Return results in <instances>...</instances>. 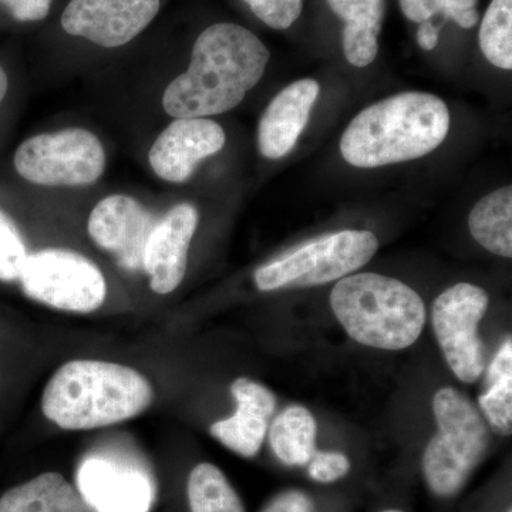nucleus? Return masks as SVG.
<instances>
[{
    "mask_svg": "<svg viewBox=\"0 0 512 512\" xmlns=\"http://www.w3.org/2000/svg\"><path fill=\"white\" fill-rule=\"evenodd\" d=\"M269 50L251 30L217 23L198 36L187 72L165 89L174 119H205L235 109L264 76Z\"/></svg>",
    "mask_w": 512,
    "mask_h": 512,
    "instance_id": "obj_1",
    "label": "nucleus"
},
{
    "mask_svg": "<svg viewBox=\"0 0 512 512\" xmlns=\"http://www.w3.org/2000/svg\"><path fill=\"white\" fill-rule=\"evenodd\" d=\"M154 390L133 367L101 360H72L46 384L42 410L63 430H93L146 412Z\"/></svg>",
    "mask_w": 512,
    "mask_h": 512,
    "instance_id": "obj_2",
    "label": "nucleus"
},
{
    "mask_svg": "<svg viewBox=\"0 0 512 512\" xmlns=\"http://www.w3.org/2000/svg\"><path fill=\"white\" fill-rule=\"evenodd\" d=\"M450 111L439 97L400 93L360 111L343 133L340 153L357 168L427 156L446 140Z\"/></svg>",
    "mask_w": 512,
    "mask_h": 512,
    "instance_id": "obj_3",
    "label": "nucleus"
},
{
    "mask_svg": "<svg viewBox=\"0 0 512 512\" xmlns=\"http://www.w3.org/2000/svg\"><path fill=\"white\" fill-rule=\"evenodd\" d=\"M330 306L350 338L369 348H409L426 323V306L419 293L373 272L340 279L332 289Z\"/></svg>",
    "mask_w": 512,
    "mask_h": 512,
    "instance_id": "obj_4",
    "label": "nucleus"
},
{
    "mask_svg": "<svg viewBox=\"0 0 512 512\" xmlns=\"http://www.w3.org/2000/svg\"><path fill=\"white\" fill-rule=\"evenodd\" d=\"M437 431L423 456V474L437 497H454L480 466L490 431L480 410L454 387H443L433 399Z\"/></svg>",
    "mask_w": 512,
    "mask_h": 512,
    "instance_id": "obj_5",
    "label": "nucleus"
},
{
    "mask_svg": "<svg viewBox=\"0 0 512 512\" xmlns=\"http://www.w3.org/2000/svg\"><path fill=\"white\" fill-rule=\"evenodd\" d=\"M377 249L373 232L345 229L262 265L255 271V284L264 292L329 284L365 266Z\"/></svg>",
    "mask_w": 512,
    "mask_h": 512,
    "instance_id": "obj_6",
    "label": "nucleus"
},
{
    "mask_svg": "<svg viewBox=\"0 0 512 512\" xmlns=\"http://www.w3.org/2000/svg\"><path fill=\"white\" fill-rule=\"evenodd\" d=\"M15 167L32 184L80 187L99 180L106 167V153L92 131L66 128L20 144Z\"/></svg>",
    "mask_w": 512,
    "mask_h": 512,
    "instance_id": "obj_7",
    "label": "nucleus"
},
{
    "mask_svg": "<svg viewBox=\"0 0 512 512\" xmlns=\"http://www.w3.org/2000/svg\"><path fill=\"white\" fill-rule=\"evenodd\" d=\"M33 301L59 311H97L107 296V284L96 264L66 249H43L29 254L19 278Z\"/></svg>",
    "mask_w": 512,
    "mask_h": 512,
    "instance_id": "obj_8",
    "label": "nucleus"
},
{
    "mask_svg": "<svg viewBox=\"0 0 512 512\" xmlns=\"http://www.w3.org/2000/svg\"><path fill=\"white\" fill-rule=\"evenodd\" d=\"M488 309L480 286L461 282L446 289L433 305V329L454 375L474 383L485 370V346L478 325Z\"/></svg>",
    "mask_w": 512,
    "mask_h": 512,
    "instance_id": "obj_9",
    "label": "nucleus"
},
{
    "mask_svg": "<svg viewBox=\"0 0 512 512\" xmlns=\"http://www.w3.org/2000/svg\"><path fill=\"white\" fill-rule=\"evenodd\" d=\"M77 490L93 512H150L157 485L136 458L96 450L77 468Z\"/></svg>",
    "mask_w": 512,
    "mask_h": 512,
    "instance_id": "obj_10",
    "label": "nucleus"
},
{
    "mask_svg": "<svg viewBox=\"0 0 512 512\" xmlns=\"http://www.w3.org/2000/svg\"><path fill=\"white\" fill-rule=\"evenodd\" d=\"M160 0H70L62 16L69 35L101 47H120L156 18Z\"/></svg>",
    "mask_w": 512,
    "mask_h": 512,
    "instance_id": "obj_11",
    "label": "nucleus"
},
{
    "mask_svg": "<svg viewBox=\"0 0 512 512\" xmlns=\"http://www.w3.org/2000/svg\"><path fill=\"white\" fill-rule=\"evenodd\" d=\"M157 221L134 198L111 195L94 207L89 218V234L104 251L117 258L128 271L143 269L144 251Z\"/></svg>",
    "mask_w": 512,
    "mask_h": 512,
    "instance_id": "obj_12",
    "label": "nucleus"
},
{
    "mask_svg": "<svg viewBox=\"0 0 512 512\" xmlns=\"http://www.w3.org/2000/svg\"><path fill=\"white\" fill-rule=\"evenodd\" d=\"M225 133L220 124L208 119H175L158 136L150 150L151 168L168 183L190 180L197 165L220 153Z\"/></svg>",
    "mask_w": 512,
    "mask_h": 512,
    "instance_id": "obj_13",
    "label": "nucleus"
},
{
    "mask_svg": "<svg viewBox=\"0 0 512 512\" xmlns=\"http://www.w3.org/2000/svg\"><path fill=\"white\" fill-rule=\"evenodd\" d=\"M197 208L180 204L161 221L148 237L144 251L143 269L150 278V286L158 295L174 292L187 272L188 249L197 231Z\"/></svg>",
    "mask_w": 512,
    "mask_h": 512,
    "instance_id": "obj_14",
    "label": "nucleus"
},
{
    "mask_svg": "<svg viewBox=\"0 0 512 512\" xmlns=\"http://www.w3.org/2000/svg\"><path fill=\"white\" fill-rule=\"evenodd\" d=\"M237 412L212 424L210 433L238 456L251 458L261 450L276 410L275 394L264 384L238 377L231 386Z\"/></svg>",
    "mask_w": 512,
    "mask_h": 512,
    "instance_id": "obj_15",
    "label": "nucleus"
},
{
    "mask_svg": "<svg viewBox=\"0 0 512 512\" xmlns=\"http://www.w3.org/2000/svg\"><path fill=\"white\" fill-rule=\"evenodd\" d=\"M319 93L318 82L303 79L276 94L259 121L258 146L262 156L279 160L291 153L308 124Z\"/></svg>",
    "mask_w": 512,
    "mask_h": 512,
    "instance_id": "obj_16",
    "label": "nucleus"
},
{
    "mask_svg": "<svg viewBox=\"0 0 512 512\" xmlns=\"http://www.w3.org/2000/svg\"><path fill=\"white\" fill-rule=\"evenodd\" d=\"M336 16L345 22L343 53L356 67L375 62L384 19V0H328Z\"/></svg>",
    "mask_w": 512,
    "mask_h": 512,
    "instance_id": "obj_17",
    "label": "nucleus"
},
{
    "mask_svg": "<svg viewBox=\"0 0 512 512\" xmlns=\"http://www.w3.org/2000/svg\"><path fill=\"white\" fill-rule=\"evenodd\" d=\"M0 512H93L82 494L59 473H45L10 488Z\"/></svg>",
    "mask_w": 512,
    "mask_h": 512,
    "instance_id": "obj_18",
    "label": "nucleus"
},
{
    "mask_svg": "<svg viewBox=\"0 0 512 512\" xmlns=\"http://www.w3.org/2000/svg\"><path fill=\"white\" fill-rule=\"evenodd\" d=\"M471 235L481 247L503 258L512 256V188L490 192L468 217Z\"/></svg>",
    "mask_w": 512,
    "mask_h": 512,
    "instance_id": "obj_19",
    "label": "nucleus"
},
{
    "mask_svg": "<svg viewBox=\"0 0 512 512\" xmlns=\"http://www.w3.org/2000/svg\"><path fill=\"white\" fill-rule=\"evenodd\" d=\"M315 417L306 407H286L269 424V443L275 456L289 467L308 466L316 451Z\"/></svg>",
    "mask_w": 512,
    "mask_h": 512,
    "instance_id": "obj_20",
    "label": "nucleus"
},
{
    "mask_svg": "<svg viewBox=\"0 0 512 512\" xmlns=\"http://www.w3.org/2000/svg\"><path fill=\"white\" fill-rule=\"evenodd\" d=\"M481 413L491 429L501 436L512 431V342L507 338L491 362L487 390L478 399Z\"/></svg>",
    "mask_w": 512,
    "mask_h": 512,
    "instance_id": "obj_21",
    "label": "nucleus"
},
{
    "mask_svg": "<svg viewBox=\"0 0 512 512\" xmlns=\"http://www.w3.org/2000/svg\"><path fill=\"white\" fill-rule=\"evenodd\" d=\"M187 493L191 512H245L244 503L227 476L211 463L192 468Z\"/></svg>",
    "mask_w": 512,
    "mask_h": 512,
    "instance_id": "obj_22",
    "label": "nucleus"
},
{
    "mask_svg": "<svg viewBox=\"0 0 512 512\" xmlns=\"http://www.w3.org/2000/svg\"><path fill=\"white\" fill-rule=\"evenodd\" d=\"M478 40L488 62L503 70L512 69V0H491Z\"/></svg>",
    "mask_w": 512,
    "mask_h": 512,
    "instance_id": "obj_23",
    "label": "nucleus"
},
{
    "mask_svg": "<svg viewBox=\"0 0 512 512\" xmlns=\"http://www.w3.org/2000/svg\"><path fill=\"white\" fill-rule=\"evenodd\" d=\"M29 251L18 225L0 210V282L19 281Z\"/></svg>",
    "mask_w": 512,
    "mask_h": 512,
    "instance_id": "obj_24",
    "label": "nucleus"
},
{
    "mask_svg": "<svg viewBox=\"0 0 512 512\" xmlns=\"http://www.w3.org/2000/svg\"><path fill=\"white\" fill-rule=\"evenodd\" d=\"M249 9L266 26L275 30L291 28L299 19L303 0H244Z\"/></svg>",
    "mask_w": 512,
    "mask_h": 512,
    "instance_id": "obj_25",
    "label": "nucleus"
},
{
    "mask_svg": "<svg viewBox=\"0 0 512 512\" xmlns=\"http://www.w3.org/2000/svg\"><path fill=\"white\" fill-rule=\"evenodd\" d=\"M309 476L322 484L335 483L350 471L349 458L339 451H315L308 464Z\"/></svg>",
    "mask_w": 512,
    "mask_h": 512,
    "instance_id": "obj_26",
    "label": "nucleus"
},
{
    "mask_svg": "<svg viewBox=\"0 0 512 512\" xmlns=\"http://www.w3.org/2000/svg\"><path fill=\"white\" fill-rule=\"evenodd\" d=\"M13 18L20 22H37L45 19L52 8L53 0H0Z\"/></svg>",
    "mask_w": 512,
    "mask_h": 512,
    "instance_id": "obj_27",
    "label": "nucleus"
},
{
    "mask_svg": "<svg viewBox=\"0 0 512 512\" xmlns=\"http://www.w3.org/2000/svg\"><path fill=\"white\" fill-rule=\"evenodd\" d=\"M262 512H315V504L301 490H288L276 495Z\"/></svg>",
    "mask_w": 512,
    "mask_h": 512,
    "instance_id": "obj_28",
    "label": "nucleus"
},
{
    "mask_svg": "<svg viewBox=\"0 0 512 512\" xmlns=\"http://www.w3.org/2000/svg\"><path fill=\"white\" fill-rule=\"evenodd\" d=\"M477 3L478 0H446L444 18L453 20L460 28H474L480 20Z\"/></svg>",
    "mask_w": 512,
    "mask_h": 512,
    "instance_id": "obj_29",
    "label": "nucleus"
},
{
    "mask_svg": "<svg viewBox=\"0 0 512 512\" xmlns=\"http://www.w3.org/2000/svg\"><path fill=\"white\" fill-rule=\"evenodd\" d=\"M403 15L412 22L423 23L443 13L446 0H399Z\"/></svg>",
    "mask_w": 512,
    "mask_h": 512,
    "instance_id": "obj_30",
    "label": "nucleus"
},
{
    "mask_svg": "<svg viewBox=\"0 0 512 512\" xmlns=\"http://www.w3.org/2000/svg\"><path fill=\"white\" fill-rule=\"evenodd\" d=\"M440 39V30L430 20L420 23V28L417 30V43L423 50H433L437 46Z\"/></svg>",
    "mask_w": 512,
    "mask_h": 512,
    "instance_id": "obj_31",
    "label": "nucleus"
},
{
    "mask_svg": "<svg viewBox=\"0 0 512 512\" xmlns=\"http://www.w3.org/2000/svg\"><path fill=\"white\" fill-rule=\"evenodd\" d=\"M8 89V74H6L5 70H3V67L0 66V103H2L3 99H5L6 93H8Z\"/></svg>",
    "mask_w": 512,
    "mask_h": 512,
    "instance_id": "obj_32",
    "label": "nucleus"
},
{
    "mask_svg": "<svg viewBox=\"0 0 512 512\" xmlns=\"http://www.w3.org/2000/svg\"><path fill=\"white\" fill-rule=\"evenodd\" d=\"M382 512H404V511H400V510H384Z\"/></svg>",
    "mask_w": 512,
    "mask_h": 512,
    "instance_id": "obj_33",
    "label": "nucleus"
},
{
    "mask_svg": "<svg viewBox=\"0 0 512 512\" xmlns=\"http://www.w3.org/2000/svg\"><path fill=\"white\" fill-rule=\"evenodd\" d=\"M507 512H511V510H508Z\"/></svg>",
    "mask_w": 512,
    "mask_h": 512,
    "instance_id": "obj_34",
    "label": "nucleus"
}]
</instances>
